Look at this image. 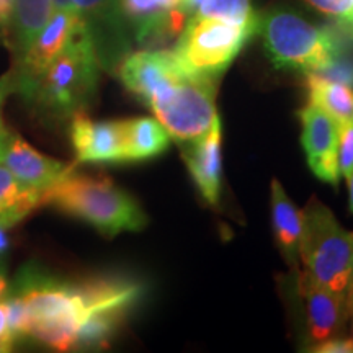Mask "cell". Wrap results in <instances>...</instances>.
I'll return each mask as SVG.
<instances>
[{"label":"cell","instance_id":"4316f807","mask_svg":"<svg viewBox=\"0 0 353 353\" xmlns=\"http://www.w3.org/2000/svg\"><path fill=\"white\" fill-rule=\"evenodd\" d=\"M309 352L316 353H353V339L352 337H332L327 341L314 343L311 348H307Z\"/></svg>","mask_w":353,"mask_h":353},{"label":"cell","instance_id":"d6986e66","mask_svg":"<svg viewBox=\"0 0 353 353\" xmlns=\"http://www.w3.org/2000/svg\"><path fill=\"white\" fill-rule=\"evenodd\" d=\"M52 12H54L52 0H15L7 34L10 37L17 61L26 54L39 32L51 19Z\"/></svg>","mask_w":353,"mask_h":353},{"label":"cell","instance_id":"5bb4252c","mask_svg":"<svg viewBox=\"0 0 353 353\" xmlns=\"http://www.w3.org/2000/svg\"><path fill=\"white\" fill-rule=\"evenodd\" d=\"M223 126L219 117L200 138L180 143L187 169L203 200L218 205L223 190V157H221Z\"/></svg>","mask_w":353,"mask_h":353},{"label":"cell","instance_id":"9a60e30c","mask_svg":"<svg viewBox=\"0 0 353 353\" xmlns=\"http://www.w3.org/2000/svg\"><path fill=\"white\" fill-rule=\"evenodd\" d=\"M179 6L180 0H120L123 17L141 44L165 41L182 32L188 19Z\"/></svg>","mask_w":353,"mask_h":353},{"label":"cell","instance_id":"e575fe53","mask_svg":"<svg viewBox=\"0 0 353 353\" xmlns=\"http://www.w3.org/2000/svg\"><path fill=\"white\" fill-rule=\"evenodd\" d=\"M7 138H8V132L6 131L3 134H0V162H2V156L3 151H6V144H7Z\"/></svg>","mask_w":353,"mask_h":353},{"label":"cell","instance_id":"277c9868","mask_svg":"<svg viewBox=\"0 0 353 353\" xmlns=\"http://www.w3.org/2000/svg\"><path fill=\"white\" fill-rule=\"evenodd\" d=\"M257 33L262 34L268 59L276 69L321 74L342 52L339 38L304 19L301 13L275 7L259 17Z\"/></svg>","mask_w":353,"mask_h":353},{"label":"cell","instance_id":"ba28073f","mask_svg":"<svg viewBox=\"0 0 353 353\" xmlns=\"http://www.w3.org/2000/svg\"><path fill=\"white\" fill-rule=\"evenodd\" d=\"M79 23H81V17L76 10L52 12L46 26L39 32L26 54L19 61V68L13 70L15 92H19L21 99L25 100L30 95L44 70L50 68L52 61L68 46Z\"/></svg>","mask_w":353,"mask_h":353},{"label":"cell","instance_id":"7a4b0ae2","mask_svg":"<svg viewBox=\"0 0 353 353\" xmlns=\"http://www.w3.org/2000/svg\"><path fill=\"white\" fill-rule=\"evenodd\" d=\"M100 68L94 41L81 19L72 39L44 70L25 101L50 120L72 118L95 97Z\"/></svg>","mask_w":353,"mask_h":353},{"label":"cell","instance_id":"30bf717a","mask_svg":"<svg viewBox=\"0 0 353 353\" xmlns=\"http://www.w3.org/2000/svg\"><path fill=\"white\" fill-rule=\"evenodd\" d=\"M303 126V148L307 156V165L322 182L337 185L341 180L339 169V123L316 105L307 103L299 110Z\"/></svg>","mask_w":353,"mask_h":353},{"label":"cell","instance_id":"e0dca14e","mask_svg":"<svg viewBox=\"0 0 353 353\" xmlns=\"http://www.w3.org/2000/svg\"><path fill=\"white\" fill-rule=\"evenodd\" d=\"M272 228L286 263L291 268H298L303 213L290 200L278 179L272 180Z\"/></svg>","mask_w":353,"mask_h":353},{"label":"cell","instance_id":"cb8c5ba5","mask_svg":"<svg viewBox=\"0 0 353 353\" xmlns=\"http://www.w3.org/2000/svg\"><path fill=\"white\" fill-rule=\"evenodd\" d=\"M3 303L7 307V321H8V330L13 342L25 341V339L32 337V327H30V316L26 311L25 301L19 294L12 293V291H6L3 293Z\"/></svg>","mask_w":353,"mask_h":353},{"label":"cell","instance_id":"6da1fadb","mask_svg":"<svg viewBox=\"0 0 353 353\" xmlns=\"http://www.w3.org/2000/svg\"><path fill=\"white\" fill-rule=\"evenodd\" d=\"M8 291L25 301L32 339L52 350H72L79 329L92 312L85 283H68L38 265H25Z\"/></svg>","mask_w":353,"mask_h":353},{"label":"cell","instance_id":"d4e9b609","mask_svg":"<svg viewBox=\"0 0 353 353\" xmlns=\"http://www.w3.org/2000/svg\"><path fill=\"white\" fill-rule=\"evenodd\" d=\"M306 2L317 12L324 13L325 17L335 19L345 28L350 25L353 0H306Z\"/></svg>","mask_w":353,"mask_h":353},{"label":"cell","instance_id":"74e56055","mask_svg":"<svg viewBox=\"0 0 353 353\" xmlns=\"http://www.w3.org/2000/svg\"><path fill=\"white\" fill-rule=\"evenodd\" d=\"M352 339H353V332H352Z\"/></svg>","mask_w":353,"mask_h":353},{"label":"cell","instance_id":"484cf974","mask_svg":"<svg viewBox=\"0 0 353 353\" xmlns=\"http://www.w3.org/2000/svg\"><path fill=\"white\" fill-rule=\"evenodd\" d=\"M339 169L341 175L347 176L353 170V121L339 126Z\"/></svg>","mask_w":353,"mask_h":353},{"label":"cell","instance_id":"f546056e","mask_svg":"<svg viewBox=\"0 0 353 353\" xmlns=\"http://www.w3.org/2000/svg\"><path fill=\"white\" fill-rule=\"evenodd\" d=\"M13 7H15V0H0V34H3V37L10 26Z\"/></svg>","mask_w":353,"mask_h":353},{"label":"cell","instance_id":"d590c367","mask_svg":"<svg viewBox=\"0 0 353 353\" xmlns=\"http://www.w3.org/2000/svg\"><path fill=\"white\" fill-rule=\"evenodd\" d=\"M7 288H8L7 278H6V275H3V273H0V298L3 296V293H6Z\"/></svg>","mask_w":353,"mask_h":353},{"label":"cell","instance_id":"5b68a950","mask_svg":"<svg viewBox=\"0 0 353 353\" xmlns=\"http://www.w3.org/2000/svg\"><path fill=\"white\" fill-rule=\"evenodd\" d=\"M299 259L304 273L325 288L347 294L353 273V232L324 203L312 198L303 211Z\"/></svg>","mask_w":353,"mask_h":353},{"label":"cell","instance_id":"f1b7e54d","mask_svg":"<svg viewBox=\"0 0 353 353\" xmlns=\"http://www.w3.org/2000/svg\"><path fill=\"white\" fill-rule=\"evenodd\" d=\"M12 92H15V72L13 70L0 77V107H2L7 95H10ZM3 132H6V130H3L2 120H0V134H3Z\"/></svg>","mask_w":353,"mask_h":353},{"label":"cell","instance_id":"52a82bcc","mask_svg":"<svg viewBox=\"0 0 353 353\" xmlns=\"http://www.w3.org/2000/svg\"><path fill=\"white\" fill-rule=\"evenodd\" d=\"M214 97V79L187 76L154 94L148 107L180 144L200 138L213 126L218 118Z\"/></svg>","mask_w":353,"mask_h":353},{"label":"cell","instance_id":"d6a6232c","mask_svg":"<svg viewBox=\"0 0 353 353\" xmlns=\"http://www.w3.org/2000/svg\"><path fill=\"white\" fill-rule=\"evenodd\" d=\"M54 10H74L70 0H52Z\"/></svg>","mask_w":353,"mask_h":353},{"label":"cell","instance_id":"2e32d148","mask_svg":"<svg viewBox=\"0 0 353 353\" xmlns=\"http://www.w3.org/2000/svg\"><path fill=\"white\" fill-rule=\"evenodd\" d=\"M0 164L6 165L20 183L43 193L74 170L72 165L44 156L19 134L10 132Z\"/></svg>","mask_w":353,"mask_h":353},{"label":"cell","instance_id":"83f0119b","mask_svg":"<svg viewBox=\"0 0 353 353\" xmlns=\"http://www.w3.org/2000/svg\"><path fill=\"white\" fill-rule=\"evenodd\" d=\"M13 339L8 330V321H7V307L3 299L0 298V345L3 347V350L10 352L13 347Z\"/></svg>","mask_w":353,"mask_h":353},{"label":"cell","instance_id":"836d02e7","mask_svg":"<svg viewBox=\"0 0 353 353\" xmlns=\"http://www.w3.org/2000/svg\"><path fill=\"white\" fill-rule=\"evenodd\" d=\"M348 182V206H350V211L353 213V170L352 174L347 176Z\"/></svg>","mask_w":353,"mask_h":353},{"label":"cell","instance_id":"7402d4cb","mask_svg":"<svg viewBox=\"0 0 353 353\" xmlns=\"http://www.w3.org/2000/svg\"><path fill=\"white\" fill-rule=\"evenodd\" d=\"M126 312L128 309L121 307L100 309V311L92 312L79 329L74 348L107 347L113 335L118 332Z\"/></svg>","mask_w":353,"mask_h":353},{"label":"cell","instance_id":"8d00e7d4","mask_svg":"<svg viewBox=\"0 0 353 353\" xmlns=\"http://www.w3.org/2000/svg\"><path fill=\"white\" fill-rule=\"evenodd\" d=\"M348 32H350L353 34V12H352V20H350V25H348Z\"/></svg>","mask_w":353,"mask_h":353},{"label":"cell","instance_id":"8992f818","mask_svg":"<svg viewBox=\"0 0 353 353\" xmlns=\"http://www.w3.org/2000/svg\"><path fill=\"white\" fill-rule=\"evenodd\" d=\"M259 25H239L211 17H190L180 32L175 56L190 76L218 79L236 59Z\"/></svg>","mask_w":353,"mask_h":353},{"label":"cell","instance_id":"9c48e42d","mask_svg":"<svg viewBox=\"0 0 353 353\" xmlns=\"http://www.w3.org/2000/svg\"><path fill=\"white\" fill-rule=\"evenodd\" d=\"M85 23L101 68H113L130 51L128 23L120 0H70Z\"/></svg>","mask_w":353,"mask_h":353},{"label":"cell","instance_id":"603a6c76","mask_svg":"<svg viewBox=\"0 0 353 353\" xmlns=\"http://www.w3.org/2000/svg\"><path fill=\"white\" fill-rule=\"evenodd\" d=\"M196 15L239 25H259V17L254 12L252 0H208Z\"/></svg>","mask_w":353,"mask_h":353},{"label":"cell","instance_id":"3957f363","mask_svg":"<svg viewBox=\"0 0 353 353\" xmlns=\"http://www.w3.org/2000/svg\"><path fill=\"white\" fill-rule=\"evenodd\" d=\"M43 203L85 221L105 237L141 231L148 224L136 198L107 176L76 175L70 172L44 192Z\"/></svg>","mask_w":353,"mask_h":353},{"label":"cell","instance_id":"1f68e13d","mask_svg":"<svg viewBox=\"0 0 353 353\" xmlns=\"http://www.w3.org/2000/svg\"><path fill=\"white\" fill-rule=\"evenodd\" d=\"M347 307H348V322L352 324V332H353V273L350 278V283L347 288Z\"/></svg>","mask_w":353,"mask_h":353},{"label":"cell","instance_id":"4fadbf2b","mask_svg":"<svg viewBox=\"0 0 353 353\" xmlns=\"http://www.w3.org/2000/svg\"><path fill=\"white\" fill-rule=\"evenodd\" d=\"M70 141L77 162L125 164L121 121H94L83 112L70 118Z\"/></svg>","mask_w":353,"mask_h":353},{"label":"cell","instance_id":"ac0fdd59","mask_svg":"<svg viewBox=\"0 0 353 353\" xmlns=\"http://www.w3.org/2000/svg\"><path fill=\"white\" fill-rule=\"evenodd\" d=\"M126 162H144L164 154L170 145V134L157 118L138 117L121 121Z\"/></svg>","mask_w":353,"mask_h":353},{"label":"cell","instance_id":"8fae6325","mask_svg":"<svg viewBox=\"0 0 353 353\" xmlns=\"http://www.w3.org/2000/svg\"><path fill=\"white\" fill-rule=\"evenodd\" d=\"M118 72L128 90L145 105L159 90L190 76L180 65L175 52L165 50L128 52L121 59Z\"/></svg>","mask_w":353,"mask_h":353},{"label":"cell","instance_id":"44dd1931","mask_svg":"<svg viewBox=\"0 0 353 353\" xmlns=\"http://www.w3.org/2000/svg\"><path fill=\"white\" fill-rule=\"evenodd\" d=\"M44 193L20 183L6 165L0 164V223L15 226L43 205Z\"/></svg>","mask_w":353,"mask_h":353},{"label":"cell","instance_id":"ffe728a7","mask_svg":"<svg viewBox=\"0 0 353 353\" xmlns=\"http://www.w3.org/2000/svg\"><path fill=\"white\" fill-rule=\"evenodd\" d=\"M309 103L316 105L339 123L353 121V87L321 74H306Z\"/></svg>","mask_w":353,"mask_h":353},{"label":"cell","instance_id":"7c38bea8","mask_svg":"<svg viewBox=\"0 0 353 353\" xmlns=\"http://www.w3.org/2000/svg\"><path fill=\"white\" fill-rule=\"evenodd\" d=\"M299 294L303 298L304 321L311 345L339 337L348 319L347 294L317 283L306 273H299Z\"/></svg>","mask_w":353,"mask_h":353},{"label":"cell","instance_id":"4dcf8cb0","mask_svg":"<svg viewBox=\"0 0 353 353\" xmlns=\"http://www.w3.org/2000/svg\"><path fill=\"white\" fill-rule=\"evenodd\" d=\"M8 229L10 228H8L7 224L0 223V257H3V255L7 254L8 247H10V239H8V234H7Z\"/></svg>","mask_w":353,"mask_h":353}]
</instances>
